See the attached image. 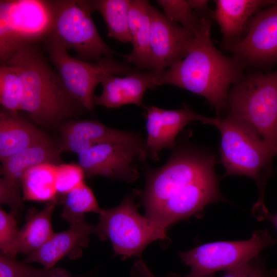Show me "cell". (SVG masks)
<instances>
[{"label":"cell","instance_id":"1","mask_svg":"<svg viewBox=\"0 0 277 277\" xmlns=\"http://www.w3.org/2000/svg\"><path fill=\"white\" fill-rule=\"evenodd\" d=\"M215 156L195 149L174 152L149 171L142 200L146 216L167 229L222 200Z\"/></svg>","mask_w":277,"mask_h":277},{"label":"cell","instance_id":"2","mask_svg":"<svg viewBox=\"0 0 277 277\" xmlns=\"http://www.w3.org/2000/svg\"><path fill=\"white\" fill-rule=\"evenodd\" d=\"M211 25L204 17L187 55L161 72L153 71V81L156 87L171 85L203 96L219 116L227 108L230 87L244 76L243 66L215 47L211 38Z\"/></svg>","mask_w":277,"mask_h":277},{"label":"cell","instance_id":"3","mask_svg":"<svg viewBox=\"0 0 277 277\" xmlns=\"http://www.w3.org/2000/svg\"><path fill=\"white\" fill-rule=\"evenodd\" d=\"M1 64L8 65L18 75L21 110L36 123L55 124L73 116L76 106L81 105L67 92L36 43L19 45Z\"/></svg>","mask_w":277,"mask_h":277},{"label":"cell","instance_id":"4","mask_svg":"<svg viewBox=\"0 0 277 277\" xmlns=\"http://www.w3.org/2000/svg\"><path fill=\"white\" fill-rule=\"evenodd\" d=\"M202 123L215 127L221 133L225 175L246 176L262 187L277 155V147L266 142L249 123L230 113L225 118L205 116Z\"/></svg>","mask_w":277,"mask_h":277},{"label":"cell","instance_id":"5","mask_svg":"<svg viewBox=\"0 0 277 277\" xmlns=\"http://www.w3.org/2000/svg\"><path fill=\"white\" fill-rule=\"evenodd\" d=\"M227 108L277 147V68L243 76L230 89Z\"/></svg>","mask_w":277,"mask_h":277},{"label":"cell","instance_id":"6","mask_svg":"<svg viewBox=\"0 0 277 277\" xmlns=\"http://www.w3.org/2000/svg\"><path fill=\"white\" fill-rule=\"evenodd\" d=\"M43 42L67 92L90 111L95 106V88L104 78L111 75H126L140 71L127 62L117 61L113 56L105 57L96 62L75 58L50 36Z\"/></svg>","mask_w":277,"mask_h":277},{"label":"cell","instance_id":"7","mask_svg":"<svg viewBox=\"0 0 277 277\" xmlns=\"http://www.w3.org/2000/svg\"><path fill=\"white\" fill-rule=\"evenodd\" d=\"M52 23L49 34L67 50L73 49L79 60L96 62L119 54L100 36L91 16L90 1H49Z\"/></svg>","mask_w":277,"mask_h":277},{"label":"cell","instance_id":"8","mask_svg":"<svg viewBox=\"0 0 277 277\" xmlns=\"http://www.w3.org/2000/svg\"><path fill=\"white\" fill-rule=\"evenodd\" d=\"M95 233L108 238L115 254L127 258L140 256L151 242L167 238L166 228L138 212L133 198L126 197L117 207L101 209Z\"/></svg>","mask_w":277,"mask_h":277},{"label":"cell","instance_id":"9","mask_svg":"<svg viewBox=\"0 0 277 277\" xmlns=\"http://www.w3.org/2000/svg\"><path fill=\"white\" fill-rule=\"evenodd\" d=\"M52 23L49 1L1 0L0 58H6L19 45L43 41Z\"/></svg>","mask_w":277,"mask_h":277},{"label":"cell","instance_id":"10","mask_svg":"<svg viewBox=\"0 0 277 277\" xmlns=\"http://www.w3.org/2000/svg\"><path fill=\"white\" fill-rule=\"evenodd\" d=\"M272 243L266 230H259L248 240L210 243L181 252V260L191 269L184 277H210L216 271L227 270L252 260Z\"/></svg>","mask_w":277,"mask_h":277},{"label":"cell","instance_id":"11","mask_svg":"<svg viewBox=\"0 0 277 277\" xmlns=\"http://www.w3.org/2000/svg\"><path fill=\"white\" fill-rule=\"evenodd\" d=\"M226 47L243 66L277 64V1L258 12L245 35Z\"/></svg>","mask_w":277,"mask_h":277},{"label":"cell","instance_id":"12","mask_svg":"<svg viewBox=\"0 0 277 277\" xmlns=\"http://www.w3.org/2000/svg\"><path fill=\"white\" fill-rule=\"evenodd\" d=\"M147 154L146 150L126 145L98 143L78 154V164L87 177L100 175L131 182L138 179V163Z\"/></svg>","mask_w":277,"mask_h":277},{"label":"cell","instance_id":"13","mask_svg":"<svg viewBox=\"0 0 277 277\" xmlns=\"http://www.w3.org/2000/svg\"><path fill=\"white\" fill-rule=\"evenodd\" d=\"M62 152L51 142L31 146L2 162L0 180V202L9 205L16 214L22 205L20 186L27 171L38 164L60 165Z\"/></svg>","mask_w":277,"mask_h":277},{"label":"cell","instance_id":"14","mask_svg":"<svg viewBox=\"0 0 277 277\" xmlns=\"http://www.w3.org/2000/svg\"><path fill=\"white\" fill-rule=\"evenodd\" d=\"M150 45L153 71L160 73L170 68L188 53L195 35L169 19L151 4Z\"/></svg>","mask_w":277,"mask_h":277},{"label":"cell","instance_id":"15","mask_svg":"<svg viewBox=\"0 0 277 277\" xmlns=\"http://www.w3.org/2000/svg\"><path fill=\"white\" fill-rule=\"evenodd\" d=\"M146 147L151 159L158 161L162 149L175 146L177 134L193 121L202 122L204 116L188 105L175 110H165L155 106L147 108Z\"/></svg>","mask_w":277,"mask_h":277},{"label":"cell","instance_id":"16","mask_svg":"<svg viewBox=\"0 0 277 277\" xmlns=\"http://www.w3.org/2000/svg\"><path fill=\"white\" fill-rule=\"evenodd\" d=\"M95 233V226L86 221L71 225L64 231L54 233L44 244L29 254L25 263H38L51 269L65 256L75 258L87 245L91 234Z\"/></svg>","mask_w":277,"mask_h":277},{"label":"cell","instance_id":"17","mask_svg":"<svg viewBox=\"0 0 277 277\" xmlns=\"http://www.w3.org/2000/svg\"><path fill=\"white\" fill-rule=\"evenodd\" d=\"M154 72L141 71L126 75H111L101 82L103 91L95 96V105L118 108L127 104L141 106L145 92L156 88L154 83Z\"/></svg>","mask_w":277,"mask_h":277},{"label":"cell","instance_id":"18","mask_svg":"<svg viewBox=\"0 0 277 277\" xmlns=\"http://www.w3.org/2000/svg\"><path fill=\"white\" fill-rule=\"evenodd\" d=\"M276 1L267 0H216L211 16L220 26L226 46L242 38L250 18Z\"/></svg>","mask_w":277,"mask_h":277},{"label":"cell","instance_id":"19","mask_svg":"<svg viewBox=\"0 0 277 277\" xmlns=\"http://www.w3.org/2000/svg\"><path fill=\"white\" fill-rule=\"evenodd\" d=\"M51 142L42 131L14 113L1 109L0 113V160L31 146Z\"/></svg>","mask_w":277,"mask_h":277},{"label":"cell","instance_id":"20","mask_svg":"<svg viewBox=\"0 0 277 277\" xmlns=\"http://www.w3.org/2000/svg\"><path fill=\"white\" fill-rule=\"evenodd\" d=\"M150 4L145 0H131L128 13L129 30L132 50L123 55L128 63L137 69L153 71L150 48Z\"/></svg>","mask_w":277,"mask_h":277},{"label":"cell","instance_id":"21","mask_svg":"<svg viewBox=\"0 0 277 277\" xmlns=\"http://www.w3.org/2000/svg\"><path fill=\"white\" fill-rule=\"evenodd\" d=\"M61 129L79 134L95 144H120L147 151L146 142L137 133L113 129L96 121H73L63 125Z\"/></svg>","mask_w":277,"mask_h":277},{"label":"cell","instance_id":"22","mask_svg":"<svg viewBox=\"0 0 277 277\" xmlns=\"http://www.w3.org/2000/svg\"><path fill=\"white\" fill-rule=\"evenodd\" d=\"M57 165L43 163L28 169L22 180V199L38 202H50L57 199L56 188Z\"/></svg>","mask_w":277,"mask_h":277},{"label":"cell","instance_id":"23","mask_svg":"<svg viewBox=\"0 0 277 277\" xmlns=\"http://www.w3.org/2000/svg\"><path fill=\"white\" fill-rule=\"evenodd\" d=\"M57 199L48 202L41 211L31 216L19 230L18 253L29 254L44 244L54 234L51 216Z\"/></svg>","mask_w":277,"mask_h":277},{"label":"cell","instance_id":"24","mask_svg":"<svg viewBox=\"0 0 277 277\" xmlns=\"http://www.w3.org/2000/svg\"><path fill=\"white\" fill-rule=\"evenodd\" d=\"M131 0L90 1L92 11L102 15L107 26V36L123 43H131L128 13Z\"/></svg>","mask_w":277,"mask_h":277},{"label":"cell","instance_id":"25","mask_svg":"<svg viewBox=\"0 0 277 277\" xmlns=\"http://www.w3.org/2000/svg\"><path fill=\"white\" fill-rule=\"evenodd\" d=\"M58 200L63 204L61 216L70 225L85 220L88 212L99 213L101 210L91 189L83 183Z\"/></svg>","mask_w":277,"mask_h":277},{"label":"cell","instance_id":"26","mask_svg":"<svg viewBox=\"0 0 277 277\" xmlns=\"http://www.w3.org/2000/svg\"><path fill=\"white\" fill-rule=\"evenodd\" d=\"M164 14L171 21L192 32L195 35L200 31L204 17H201L191 8L187 1L157 0Z\"/></svg>","mask_w":277,"mask_h":277},{"label":"cell","instance_id":"27","mask_svg":"<svg viewBox=\"0 0 277 277\" xmlns=\"http://www.w3.org/2000/svg\"><path fill=\"white\" fill-rule=\"evenodd\" d=\"M21 85L15 71L5 64L0 67V102L3 109L17 113L21 110Z\"/></svg>","mask_w":277,"mask_h":277},{"label":"cell","instance_id":"28","mask_svg":"<svg viewBox=\"0 0 277 277\" xmlns=\"http://www.w3.org/2000/svg\"><path fill=\"white\" fill-rule=\"evenodd\" d=\"M68 276V272L61 268L37 269L27 266L1 253L0 277Z\"/></svg>","mask_w":277,"mask_h":277},{"label":"cell","instance_id":"29","mask_svg":"<svg viewBox=\"0 0 277 277\" xmlns=\"http://www.w3.org/2000/svg\"><path fill=\"white\" fill-rule=\"evenodd\" d=\"M14 214L0 209V248L2 254L14 258L18 253L19 230Z\"/></svg>","mask_w":277,"mask_h":277},{"label":"cell","instance_id":"30","mask_svg":"<svg viewBox=\"0 0 277 277\" xmlns=\"http://www.w3.org/2000/svg\"><path fill=\"white\" fill-rule=\"evenodd\" d=\"M85 174L79 164L57 165L56 188L58 195H64L84 183Z\"/></svg>","mask_w":277,"mask_h":277},{"label":"cell","instance_id":"31","mask_svg":"<svg viewBox=\"0 0 277 277\" xmlns=\"http://www.w3.org/2000/svg\"><path fill=\"white\" fill-rule=\"evenodd\" d=\"M62 141L59 149L63 151H71L81 154L96 144L94 142L73 132L61 129Z\"/></svg>","mask_w":277,"mask_h":277},{"label":"cell","instance_id":"32","mask_svg":"<svg viewBox=\"0 0 277 277\" xmlns=\"http://www.w3.org/2000/svg\"><path fill=\"white\" fill-rule=\"evenodd\" d=\"M252 261L226 270L222 277H266L262 267Z\"/></svg>","mask_w":277,"mask_h":277},{"label":"cell","instance_id":"33","mask_svg":"<svg viewBox=\"0 0 277 277\" xmlns=\"http://www.w3.org/2000/svg\"><path fill=\"white\" fill-rule=\"evenodd\" d=\"M189 5L195 13L201 17H207L212 15V11L206 0H188Z\"/></svg>","mask_w":277,"mask_h":277},{"label":"cell","instance_id":"34","mask_svg":"<svg viewBox=\"0 0 277 277\" xmlns=\"http://www.w3.org/2000/svg\"><path fill=\"white\" fill-rule=\"evenodd\" d=\"M131 275L133 277H156L141 259L133 266L131 270Z\"/></svg>","mask_w":277,"mask_h":277},{"label":"cell","instance_id":"35","mask_svg":"<svg viewBox=\"0 0 277 277\" xmlns=\"http://www.w3.org/2000/svg\"><path fill=\"white\" fill-rule=\"evenodd\" d=\"M271 221L273 223L276 229H277V213H276L275 215L271 216L270 217Z\"/></svg>","mask_w":277,"mask_h":277},{"label":"cell","instance_id":"36","mask_svg":"<svg viewBox=\"0 0 277 277\" xmlns=\"http://www.w3.org/2000/svg\"><path fill=\"white\" fill-rule=\"evenodd\" d=\"M53 277H68V276H55Z\"/></svg>","mask_w":277,"mask_h":277}]
</instances>
